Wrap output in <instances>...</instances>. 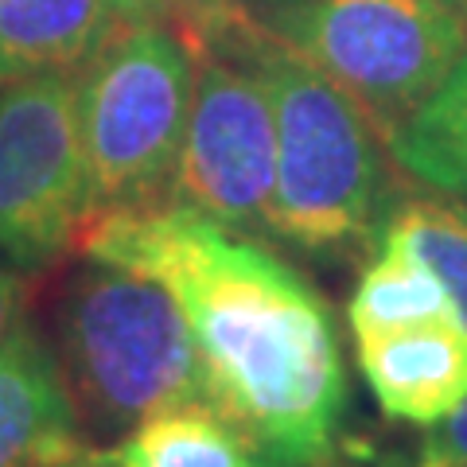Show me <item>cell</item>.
Here are the masks:
<instances>
[{"instance_id": "obj_1", "label": "cell", "mask_w": 467, "mask_h": 467, "mask_svg": "<svg viewBox=\"0 0 467 467\" xmlns=\"http://www.w3.org/2000/svg\"><path fill=\"white\" fill-rule=\"evenodd\" d=\"M78 254L171 292L195 335L211 405L273 467L331 460L347 378L331 308L300 269L187 202L98 214Z\"/></svg>"}, {"instance_id": "obj_2", "label": "cell", "mask_w": 467, "mask_h": 467, "mask_svg": "<svg viewBox=\"0 0 467 467\" xmlns=\"http://www.w3.org/2000/svg\"><path fill=\"white\" fill-rule=\"evenodd\" d=\"M223 12L273 106V238L308 254L367 245L382 230L393 160L374 117L257 16L234 5Z\"/></svg>"}, {"instance_id": "obj_3", "label": "cell", "mask_w": 467, "mask_h": 467, "mask_svg": "<svg viewBox=\"0 0 467 467\" xmlns=\"http://www.w3.org/2000/svg\"><path fill=\"white\" fill-rule=\"evenodd\" d=\"M58 355L78 417L94 432H129L175 405H211L195 335L168 288L90 261L58 312Z\"/></svg>"}, {"instance_id": "obj_4", "label": "cell", "mask_w": 467, "mask_h": 467, "mask_svg": "<svg viewBox=\"0 0 467 467\" xmlns=\"http://www.w3.org/2000/svg\"><path fill=\"white\" fill-rule=\"evenodd\" d=\"M195 94L192 27L133 20L78 70L86 223L171 202Z\"/></svg>"}, {"instance_id": "obj_5", "label": "cell", "mask_w": 467, "mask_h": 467, "mask_svg": "<svg viewBox=\"0 0 467 467\" xmlns=\"http://www.w3.org/2000/svg\"><path fill=\"white\" fill-rule=\"evenodd\" d=\"M257 20L343 86L386 144L467 51V20L444 0H300Z\"/></svg>"}, {"instance_id": "obj_6", "label": "cell", "mask_w": 467, "mask_h": 467, "mask_svg": "<svg viewBox=\"0 0 467 467\" xmlns=\"http://www.w3.org/2000/svg\"><path fill=\"white\" fill-rule=\"evenodd\" d=\"M195 43V94L171 202L214 223L273 238L276 125L269 90L238 47L223 0L187 24Z\"/></svg>"}, {"instance_id": "obj_7", "label": "cell", "mask_w": 467, "mask_h": 467, "mask_svg": "<svg viewBox=\"0 0 467 467\" xmlns=\"http://www.w3.org/2000/svg\"><path fill=\"white\" fill-rule=\"evenodd\" d=\"M82 230L78 75H36L0 86V257L39 273L78 250Z\"/></svg>"}, {"instance_id": "obj_8", "label": "cell", "mask_w": 467, "mask_h": 467, "mask_svg": "<svg viewBox=\"0 0 467 467\" xmlns=\"http://www.w3.org/2000/svg\"><path fill=\"white\" fill-rule=\"evenodd\" d=\"M90 456L67 374L32 324L0 343V467H82Z\"/></svg>"}, {"instance_id": "obj_9", "label": "cell", "mask_w": 467, "mask_h": 467, "mask_svg": "<svg viewBox=\"0 0 467 467\" xmlns=\"http://www.w3.org/2000/svg\"><path fill=\"white\" fill-rule=\"evenodd\" d=\"M355 350L389 420L432 429L467 401V327L460 316L355 339Z\"/></svg>"}, {"instance_id": "obj_10", "label": "cell", "mask_w": 467, "mask_h": 467, "mask_svg": "<svg viewBox=\"0 0 467 467\" xmlns=\"http://www.w3.org/2000/svg\"><path fill=\"white\" fill-rule=\"evenodd\" d=\"M133 20L129 0H0V86L78 75Z\"/></svg>"}, {"instance_id": "obj_11", "label": "cell", "mask_w": 467, "mask_h": 467, "mask_svg": "<svg viewBox=\"0 0 467 467\" xmlns=\"http://www.w3.org/2000/svg\"><path fill=\"white\" fill-rule=\"evenodd\" d=\"M109 467H273L250 436L214 405H175L144 417L113 448Z\"/></svg>"}, {"instance_id": "obj_12", "label": "cell", "mask_w": 467, "mask_h": 467, "mask_svg": "<svg viewBox=\"0 0 467 467\" xmlns=\"http://www.w3.org/2000/svg\"><path fill=\"white\" fill-rule=\"evenodd\" d=\"M444 316H456V304L441 285V276L429 269V261L417 257L398 238H378V254L362 269L347 304L350 335L370 339V335L417 327Z\"/></svg>"}, {"instance_id": "obj_13", "label": "cell", "mask_w": 467, "mask_h": 467, "mask_svg": "<svg viewBox=\"0 0 467 467\" xmlns=\"http://www.w3.org/2000/svg\"><path fill=\"white\" fill-rule=\"evenodd\" d=\"M393 168L441 195L467 202V51L451 75L389 137Z\"/></svg>"}, {"instance_id": "obj_14", "label": "cell", "mask_w": 467, "mask_h": 467, "mask_svg": "<svg viewBox=\"0 0 467 467\" xmlns=\"http://www.w3.org/2000/svg\"><path fill=\"white\" fill-rule=\"evenodd\" d=\"M378 238H398L417 257H425L467 327V202L451 195L401 199L382 218Z\"/></svg>"}, {"instance_id": "obj_15", "label": "cell", "mask_w": 467, "mask_h": 467, "mask_svg": "<svg viewBox=\"0 0 467 467\" xmlns=\"http://www.w3.org/2000/svg\"><path fill=\"white\" fill-rule=\"evenodd\" d=\"M417 467H467V401L420 441Z\"/></svg>"}, {"instance_id": "obj_16", "label": "cell", "mask_w": 467, "mask_h": 467, "mask_svg": "<svg viewBox=\"0 0 467 467\" xmlns=\"http://www.w3.org/2000/svg\"><path fill=\"white\" fill-rule=\"evenodd\" d=\"M211 5L214 0H129V8L140 20H175V24H192Z\"/></svg>"}, {"instance_id": "obj_17", "label": "cell", "mask_w": 467, "mask_h": 467, "mask_svg": "<svg viewBox=\"0 0 467 467\" xmlns=\"http://www.w3.org/2000/svg\"><path fill=\"white\" fill-rule=\"evenodd\" d=\"M20 312H24V281L12 269L0 265V343L20 324Z\"/></svg>"}, {"instance_id": "obj_18", "label": "cell", "mask_w": 467, "mask_h": 467, "mask_svg": "<svg viewBox=\"0 0 467 467\" xmlns=\"http://www.w3.org/2000/svg\"><path fill=\"white\" fill-rule=\"evenodd\" d=\"M223 5H234V8L250 12V16H269V12L292 8V5H300V0H223Z\"/></svg>"}, {"instance_id": "obj_19", "label": "cell", "mask_w": 467, "mask_h": 467, "mask_svg": "<svg viewBox=\"0 0 467 467\" xmlns=\"http://www.w3.org/2000/svg\"><path fill=\"white\" fill-rule=\"evenodd\" d=\"M82 467H109L106 448H90V456H86V463H82Z\"/></svg>"}, {"instance_id": "obj_20", "label": "cell", "mask_w": 467, "mask_h": 467, "mask_svg": "<svg viewBox=\"0 0 467 467\" xmlns=\"http://www.w3.org/2000/svg\"><path fill=\"white\" fill-rule=\"evenodd\" d=\"M444 5H448V8H456V12H460V16L467 20V0H444Z\"/></svg>"}]
</instances>
